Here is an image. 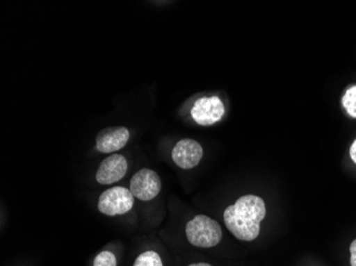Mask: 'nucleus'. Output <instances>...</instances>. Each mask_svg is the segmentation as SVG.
I'll return each mask as SVG.
<instances>
[{
  "instance_id": "1",
  "label": "nucleus",
  "mask_w": 356,
  "mask_h": 266,
  "mask_svg": "<svg viewBox=\"0 0 356 266\" xmlns=\"http://www.w3.org/2000/svg\"><path fill=\"white\" fill-rule=\"evenodd\" d=\"M266 213L263 198L245 195L237 199L235 205L226 208L224 223L236 239L251 242L259 235L261 222L265 219Z\"/></svg>"
},
{
  "instance_id": "2",
  "label": "nucleus",
  "mask_w": 356,
  "mask_h": 266,
  "mask_svg": "<svg viewBox=\"0 0 356 266\" xmlns=\"http://www.w3.org/2000/svg\"><path fill=\"white\" fill-rule=\"evenodd\" d=\"M186 235L190 244L197 247L211 248L217 246L222 240L220 224L209 216H194L186 225Z\"/></svg>"
},
{
  "instance_id": "3",
  "label": "nucleus",
  "mask_w": 356,
  "mask_h": 266,
  "mask_svg": "<svg viewBox=\"0 0 356 266\" xmlns=\"http://www.w3.org/2000/svg\"><path fill=\"white\" fill-rule=\"evenodd\" d=\"M135 196L131 190L123 187H115L104 192L99 198V212L108 216L126 214L133 209Z\"/></svg>"
},
{
  "instance_id": "4",
  "label": "nucleus",
  "mask_w": 356,
  "mask_h": 266,
  "mask_svg": "<svg viewBox=\"0 0 356 266\" xmlns=\"http://www.w3.org/2000/svg\"><path fill=\"white\" fill-rule=\"evenodd\" d=\"M224 113L225 108L218 96L199 98L191 109L192 119L201 126L215 125L221 121Z\"/></svg>"
},
{
  "instance_id": "5",
  "label": "nucleus",
  "mask_w": 356,
  "mask_h": 266,
  "mask_svg": "<svg viewBox=\"0 0 356 266\" xmlns=\"http://www.w3.org/2000/svg\"><path fill=\"white\" fill-rule=\"evenodd\" d=\"M161 191V180L156 172L142 169L131 180V192L142 201L154 199Z\"/></svg>"
},
{
  "instance_id": "6",
  "label": "nucleus",
  "mask_w": 356,
  "mask_h": 266,
  "mask_svg": "<svg viewBox=\"0 0 356 266\" xmlns=\"http://www.w3.org/2000/svg\"><path fill=\"white\" fill-rule=\"evenodd\" d=\"M204 151L199 142L192 139H183L177 142L172 151L174 163L183 169H191L199 165Z\"/></svg>"
},
{
  "instance_id": "7",
  "label": "nucleus",
  "mask_w": 356,
  "mask_h": 266,
  "mask_svg": "<svg viewBox=\"0 0 356 266\" xmlns=\"http://www.w3.org/2000/svg\"><path fill=\"white\" fill-rule=\"evenodd\" d=\"M129 137L127 128L120 126L104 128L96 135V149L103 153H115L125 147Z\"/></svg>"
},
{
  "instance_id": "8",
  "label": "nucleus",
  "mask_w": 356,
  "mask_h": 266,
  "mask_svg": "<svg viewBox=\"0 0 356 266\" xmlns=\"http://www.w3.org/2000/svg\"><path fill=\"white\" fill-rule=\"evenodd\" d=\"M127 160L124 156L115 155L109 156L102 161L96 172V181L99 185H112L115 182L123 179L124 176L127 173Z\"/></svg>"
},
{
  "instance_id": "9",
  "label": "nucleus",
  "mask_w": 356,
  "mask_h": 266,
  "mask_svg": "<svg viewBox=\"0 0 356 266\" xmlns=\"http://www.w3.org/2000/svg\"><path fill=\"white\" fill-rule=\"evenodd\" d=\"M134 266H163V260L156 251H149L141 253L136 259Z\"/></svg>"
},
{
  "instance_id": "10",
  "label": "nucleus",
  "mask_w": 356,
  "mask_h": 266,
  "mask_svg": "<svg viewBox=\"0 0 356 266\" xmlns=\"http://www.w3.org/2000/svg\"><path fill=\"white\" fill-rule=\"evenodd\" d=\"M341 103H343L346 112L351 117L356 119V85L349 88L346 91L345 95L343 96V99H341Z\"/></svg>"
},
{
  "instance_id": "11",
  "label": "nucleus",
  "mask_w": 356,
  "mask_h": 266,
  "mask_svg": "<svg viewBox=\"0 0 356 266\" xmlns=\"http://www.w3.org/2000/svg\"><path fill=\"white\" fill-rule=\"evenodd\" d=\"M93 266H117V258L111 251H102L94 259Z\"/></svg>"
},
{
  "instance_id": "12",
  "label": "nucleus",
  "mask_w": 356,
  "mask_h": 266,
  "mask_svg": "<svg viewBox=\"0 0 356 266\" xmlns=\"http://www.w3.org/2000/svg\"><path fill=\"white\" fill-rule=\"evenodd\" d=\"M350 253H351L350 263H351V266H356V239L350 245Z\"/></svg>"
},
{
  "instance_id": "13",
  "label": "nucleus",
  "mask_w": 356,
  "mask_h": 266,
  "mask_svg": "<svg viewBox=\"0 0 356 266\" xmlns=\"http://www.w3.org/2000/svg\"><path fill=\"white\" fill-rule=\"evenodd\" d=\"M350 157H351L352 161L356 164V140H354L351 147H350Z\"/></svg>"
},
{
  "instance_id": "14",
  "label": "nucleus",
  "mask_w": 356,
  "mask_h": 266,
  "mask_svg": "<svg viewBox=\"0 0 356 266\" xmlns=\"http://www.w3.org/2000/svg\"><path fill=\"white\" fill-rule=\"evenodd\" d=\"M189 266H213V265H210V264H208V263H193V264H190Z\"/></svg>"
}]
</instances>
